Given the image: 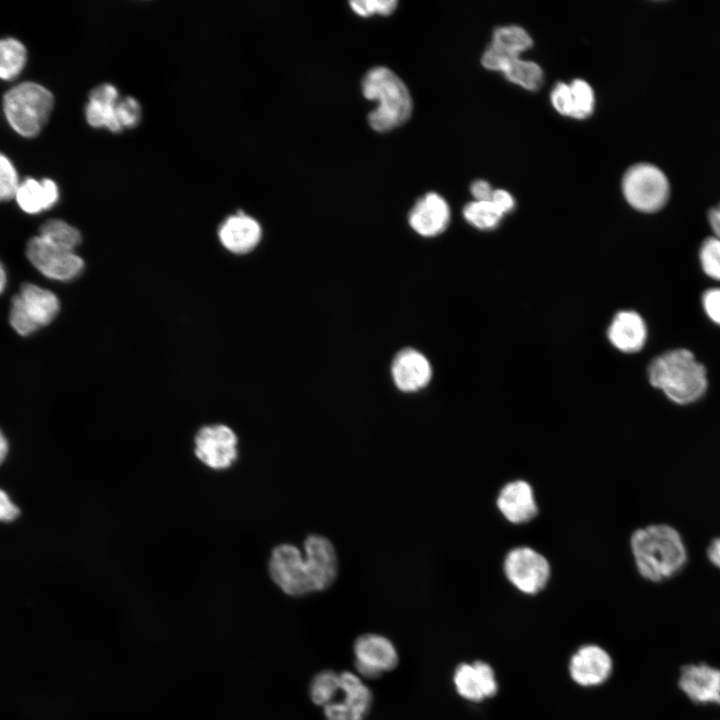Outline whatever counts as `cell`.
I'll use <instances>...</instances> for the list:
<instances>
[{"mask_svg": "<svg viewBox=\"0 0 720 720\" xmlns=\"http://www.w3.org/2000/svg\"><path fill=\"white\" fill-rule=\"evenodd\" d=\"M531 46L532 38L526 30L517 25H508L494 30L488 47L504 57L515 58Z\"/></svg>", "mask_w": 720, "mask_h": 720, "instance_id": "cb8c5ba5", "label": "cell"}, {"mask_svg": "<svg viewBox=\"0 0 720 720\" xmlns=\"http://www.w3.org/2000/svg\"><path fill=\"white\" fill-rule=\"evenodd\" d=\"M41 238L50 244L65 250L75 251L80 245V231L62 219H49L39 228Z\"/></svg>", "mask_w": 720, "mask_h": 720, "instance_id": "484cf974", "label": "cell"}, {"mask_svg": "<svg viewBox=\"0 0 720 720\" xmlns=\"http://www.w3.org/2000/svg\"><path fill=\"white\" fill-rule=\"evenodd\" d=\"M354 666L363 679H375L393 671L399 663L394 643L378 633H364L353 643Z\"/></svg>", "mask_w": 720, "mask_h": 720, "instance_id": "7c38bea8", "label": "cell"}, {"mask_svg": "<svg viewBox=\"0 0 720 720\" xmlns=\"http://www.w3.org/2000/svg\"><path fill=\"white\" fill-rule=\"evenodd\" d=\"M702 306L707 317L720 326V287L709 288L703 293Z\"/></svg>", "mask_w": 720, "mask_h": 720, "instance_id": "d590c367", "label": "cell"}, {"mask_svg": "<svg viewBox=\"0 0 720 720\" xmlns=\"http://www.w3.org/2000/svg\"><path fill=\"white\" fill-rule=\"evenodd\" d=\"M490 201L503 215L512 211L515 207V200L513 196L504 189L494 190Z\"/></svg>", "mask_w": 720, "mask_h": 720, "instance_id": "74e56055", "label": "cell"}, {"mask_svg": "<svg viewBox=\"0 0 720 720\" xmlns=\"http://www.w3.org/2000/svg\"><path fill=\"white\" fill-rule=\"evenodd\" d=\"M501 72L512 83L527 90L536 91L543 84V71L532 61L520 57L512 58L506 62Z\"/></svg>", "mask_w": 720, "mask_h": 720, "instance_id": "d4e9b609", "label": "cell"}, {"mask_svg": "<svg viewBox=\"0 0 720 720\" xmlns=\"http://www.w3.org/2000/svg\"><path fill=\"white\" fill-rule=\"evenodd\" d=\"M572 99L571 118L585 119L594 109L595 97L592 87L582 79H575L570 84Z\"/></svg>", "mask_w": 720, "mask_h": 720, "instance_id": "f546056e", "label": "cell"}, {"mask_svg": "<svg viewBox=\"0 0 720 720\" xmlns=\"http://www.w3.org/2000/svg\"><path fill=\"white\" fill-rule=\"evenodd\" d=\"M504 574L525 595H536L548 584L551 570L547 559L530 547H516L504 559Z\"/></svg>", "mask_w": 720, "mask_h": 720, "instance_id": "ba28073f", "label": "cell"}, {"mask_svg": "<svg viewBox=\"0 0 720 720\" xmlns=\"http://www.w3.org/2000/svg\"><path fill=\"white\" fill-rule=\"evenodd\" d=\"M16 168L11 160L0 152V202L15 198L19 186Z\"/></svg>", "mask_w": 720, "mask_h": 720, "instance_id": "1f68e13d", "label": "cell"}, {"mask_svg": "<svg viewBox=\"0 0 720 720\" xmlns=\"http://www.w3.org/2000/svg\"><path fill=\"white\" fill-rule=\"evenodd\" d=\"M630 547L638 573L653 583L676 576L688 561L687 547L680 532L664 523L635 530Z\"/></svg>", "mask_w": 720, "mask_h": 720, "instance_id": "6da1fadb", "label": "cell"}, {"mask_svg": "<svg viewBox=\"0 0 720 720\" xmlns=\"http://www.w3.org/2000/svg\"><path fill=\"white\" fill-rule=\"evenodd\" d=\"M551 103L555 110L563 116L571 117L572 99L569 84L559 82L552 89Z\"/></svg>", "mask_w": 720, "mask_h": 720, "instance_id": "e575fe53", "label": "cell"}, {"mask_svg": "<svg viewBox=\"0 0 720 720\" xmlns=\"http://www.w3.org/2000/svg\"><path fill=\"white\" fill-rule=\"evenodd\" d=\"M496 504L503 517L513 524L526 523L538 512L533 489L524 480L505 484L498 494Z\"/></svg>", "mask_w": 720, "mask_h": 720, "instance_id": "ffe728a7", "label": "cell"}, {"mask_svg": "<svg viewBox=\"0 0 720 720\" xmlns=\"http://www.w3.org/2000/svg\"><path fill=\"white\" fill-rule=\"evenodd\" d=\"M15 199L19 207L28 214H37L52 208L59 199L57 184L49 179L25 178L19 183Z\"/></svg>", "mask_w": 720, "mask_h": 720, "instance_id": "603a6c76", "label": "cell"}, {"mask_svg": "<svg viewBox=\"0 0 720 720\" xmlns=\"http://www.w3.org/2000/svg\"><path fill=\"white\" fill-rule=\"evenodd\" d=\"M650 384L675 404L688 405L701 399L708 387L707 371L688 349L662 353L648 367Z\"/></svg>", "mask_w": 720, "mask_h": 720, "instance_id": "7a4b0ae2", "label": "cell"}, {"mask_svg": "<svg viewBox=\"0 0 720 720\" xmlns=\"http://www.w3.org/2000/svg\"><path fill=\"white\" fill-rule=\"evenodd\" d=\"M622 192L629 205L643 213H653L667 203L670 184L664 172L650 163H637L624 174Z\"/></svg>", "mask_w": 720, "mask_h": 720, "instance_id": "8992f818", "label": "cell"}, {"mask_svg": "<svg viewBox=\"0 0 720 720\" xmlns=\"http://www.w3.org/2000/svg\"><path fill=\"white\" fill-rule=\"evenodd\" d=\"M361 87L366 99L378 102L368 115V123L376 132L391 131L410 118L413 110L411 94L392 70L383 66L370 69L364 75Z\"/></svg>", "mask_w": 720, "mask_h": 720, "instance_id": "3957f363", "label": "cell"}, {"mask_svg": "<svg viewBox=\"0 0 720 720\" xmlns=\"http://www.w3.org/2000/svg\"><path fill=\"white\" fill-rule=\"evenodd\" d=\"M268 570L273 582L287 595L298 597L316 592L305 557L294 545L276 546Z\"/></svg>", "mask_w": 720, "mask_h": 720, "instance_id": "52a82bcc", "label": "cell"}, {"mask_svg": "<svg viewBox=\"0 0 720 720\" xmlns=\"http://www.w3.org/2000/svg\"><path fill=\"white\" fill-rule=\"evenodd\" d=\"M7 284V274L3 264L0 262V294L5 290Z\"/></svg>", "mask_w": 720, "mask_h": 720, "instance_id": "7bdbcfd3", "label": "cell"}, {"mask_svg": "<svg viewBox=\"0 0 720 720\" xmlns=\"http://www.w3.org/2000/svg\"><path fill=\"white\" fill-rule=\"evenodd\" d=\"M238 437L228 425L202 426L194 436V455L214 471L229 469L238 459Z\"/></svg>", "mask_w": 720, "mask_h": 720, "instance_id": "9c48e42d", "label": "cell"}, {"mask_svg": "<svg viewBox=\"0 0 720 720\" xmlns=\"http://www.w3.org/2000/svg\"><path fill=\"white\" fill-rule=\"evenodd\" d=\"M411 228L423 237H434L446 230L450 221V208L446 200L430 192L418 199L408 215Z\"/></svg>", "mask_w": 720, "mask_h": 720, "instance_id": "e0dca14e", "label": "cell"}, {"mask_svg": "<svg viewBox=\"0 0 720 720\" xmlns=\"http://www.w3.org/2000/svg\"><path fill=\"white\" fill-rule=\"evenodd\" d=\"M471 194L476 201H487L491 199L493 189L485 180H476L471 184Z\"/></svg>", "mask_w": 720, "mask_h": 720, "instance_id": "f35d334b", "label": "cell"}, {"mask_svg": "<svg viewBox=\"0 0 720 720\" xmlns=\"http://www.w3.org/2000/svg\"><path fill=\"white\" fill-rule=\"evenodd\" d=\"M708 222L714 232V236L720 239V203L709 210Z\"/></svg>", "mask_w": 720, "mask_h": 720, "instance_id": "60d3db41", "label": "cell"}, {"mask_svg": "<svg viewBox=\"0 0 720 720\" xmlns=\"http://www.w3.org/2000/svg\"><path fill=\"white\" fill-rule=\"evenodd\" d=\"M397 4L396 0H354L350 2L352 10L362 17L373 14L390 15L396 9Z\"/></svg>", "mask_w": 720, "mask_h": 720, "instance_id": "d6a6232c", "label": "cell"}, {"mask_svg": "<svg viewBox=\"0 0 720 720\" xmlns=\"http://www.w3.org/2000/svg\"><path fill=\"white\" fill-rule=\"evenodd\" d=\"M706 555L709 562L720 570V537H716L710 542Z\"/></svg>", "mask_w": 720, "mask_h": 720, "instance_id": "ab89813d", "label": "cell"}, {"mask_svg": "<svg viewBox=\"0 0 720 720\" xmlns=\"http://www.w3.org/2000/svg\"><path fill=\"white\" fill-rule=\"evenodd\" d=\"M141 117V108L138 101L133 97H125L117 102V118L123 129L133 128Z\"/></svg>", "mask_w": 720, "mask_h": 720, "instance_id": "836d02e7", "label": "cell"}, {"mask_svg": "<svg viewBox=\"0 0 720 720\" xmlns=\"http://www.w3.org/2000/svg\"><path fill=\"white\" fill-rule=\"evenodd\" d=\"M614 662L611 654L596 643L577 647L568 660V674L574 684L581 688H597L611 677Z\"/></svg>", "mask_w": 720, "mask_h": 720, "instance_id": "4fadbf2b", "label": "cell"}, {"mask_svg": "<svg viewBox=\"0 0 720 720\" xmlns=\"http://www.w3.org/2000/svg\"><path fill=\"white\" fill-rule=\"evenodd\" d=\"M53 105V94L43 85L31 81L15 85L3 97L7 121L24 137L39 134L49 119Z\"/></svg>", "mask_w": 720, "mask_h": 720, "instance_id": "277c9868", "label": "cell"}, {"mask_svg": "<svg viewBox=\"0 0 720 720\" xmlns=\"http://www.w3.org/2000/svg\"><path fill=\"white\" fill-rule=\"evenodd\" d=\"M373 704V694L356 672H339V688L323 710L326 720H365Z\"/></svg>", "mask_w": 720, "mask_h": 720, "instance_id": "8fae6325", "label": "cell"}, {"mask_svg": "<svg viewBox=\"0 0 720 720\" xmlns=\"http://www.w3.org/2000/svg\"><path fill=\"white\" fill-rule=\"evenodd\" d=\"M304 549L316 592L327 589L337 576V557L332 543L324 536L310 535Z\"/></svg>", "mask_w": 720, "mask_h": 720, "instance_id": "d6986e66", "label": "cell"}, {"mask_svg": "<svg viewBox=\"0 0 720 720\" xmlns=\"http://www.w3.org/2000/svg\"><path fill=\"white\" fill-rule=\"evenodd\" d=\"M464 219L480 230H492L498 226L503 214L490 201H472L463 208Z\"/></svg>", "mask_w": 720, "mask_h": 720, "instance_id": "83f0119b", "label": "cell"}, {"mask_svg": "<svg viewBox=\"0 0 720 720\" xmlns=\"http://www.w3.org/2000/svg\"><path fill=\"white\" fill-rule=\"evenodd\" d=\"M679 689L695 704L720 706V668L689 663L681 667Z\"/></svg>", "mask_w": 720, "mask_h": 720, "instance_id": "9a60e30c", "label": "cell"}, {"mask_svg": "<svg viewBox=\"0 0 720 720\" xmlns=\"http://www.w3.org/2000/svg\"><path fill=\"white\" fill-rule=\"evenodd\" d=\"M452 682L456 693L471 703L491 699L499 690L495 669L481 659L459 663L453 671Z\"/></svg>", "mask_w": 720, "mask_h": 720, "instance_id": "5bb4252c", "label": "cell"}, {"mask_svg": "<svg viewBox=\"0 0 720 720\" xmlns=\"http://www.w3.org/2000/svg\"><path fill=\"white\" fill-rule=\"evenodd\" d=\"M60 311L55 293L33 283H24L12 297L9 323L16 333L28 336L49 325Z\"/></svg>", "mask_w": 720, "mask_h": 720, "instance_id": "5b68a950", "label": "cell"}, {"mask_svg": "<svg viewBox=\"0 0 720 720\" xmlns=\"http://www.w3.org/2000/svg\"><path fill=\"white\" fill-rule=\"evenodd\" d=\"M118 90L111 84H101L89 94L85 107L87 122L96 128L105 127L111 132H120L122 128L117 118Z\"/></svg>", "mask_w": 720, "mask_h": 720, "instance_id": "7402d4cb", "label": "cell"}, {"mask_svg": "<svg viewBox=\"0 0 720 720\" xmlns=\"http://www.w3.org/2000/svg\"><path fill=\"white\" fill-rule=\"evenodd\" d=\"M391 373L393 381L399 390L416 392L430 382L432 367L421 352L416 349L405 348L394 357Z\"/></svg>", "mask_w": 720, "mask_h": 720, "instance_id": "ac0fdd59", "label": "cell"}, {"mask_svg": "<svg viewBox=\"0 0 720 720\" xmlns=\"http://www.w3.org/2000/svg\"><path fill=\"white\" fill-rule=\"evenodd\" d=\"M26 256L41 274L56 281H73L85 268L84 260L75 251L58 248L38 235L28 240Z\"/></svg>", "mask_w": 720, "mask_h": 720, "instance_id": "30bf717a", "label": "cell"}, {"mask_svg": "<svg viewBox=\"0 0 720 720\" xmlns=\"http://www.w3.org/2000/svg\"><path fill=\"white\" fill-rule=\"evenodd\" d=\"M27 50L24 44L16 38L6 37L0 39V78L12 80L16 78L25 66Z\"/></svg>", "mask_w": 720, "mask_h": 720, "instance_id": "4316f807", "label": "cell"}, {"mask_svg": "<svg viewBox=\"0 0 720 720\" xmlns=\"http://www.w3.org/2000/svg\"><path fill=\"white\" fill-rule=\"evenodd\" d=\"M699 261L703 272L708 277L720 281V239L711 236L702 242Z\"/></svg>", "mask_w": 720, "mask_h": 720, "instance_id": "4dcf8cb0", "label": "cell"}, {"mask_svg": "<svg viewBox=\"0 0 720 720\" xmlns=\"http://www.w3.org/2000/svg\"><path fill=\"white\" fill-rule=\"evenodd\" d=\"M611 344L625 353L640 351L646 343L648 331L642 316L636 311H619L608 328Z\"/></svg>", "mask_w": 720, "mask_h": 720, "instance_id": "44dd1931", "label": "cell"}, {"mask_svg": "<svg viewBox=\"0 0 720 720\" xmlns=\"http://www.w3.org/2000/svg\"><path fill=\"white\" fill-rule=\"evenodd\" d=\"M338 688L339 672L322 670L311 679L308 693L313 704L324 708L332 701Z\"/></svg>", "mask_w": 720, "mask_h": 720, "instance_id": "f1b7e54d", "label": "cell"}, {"mask_svg": "<svg viewBox=\"0 0 720 720\" xmlns=\"http://www.w3.org/2000/svg\"><path fill=\"white\" fill-rule=\"evenodd\" d=\"M9 441L4 432L0 429V466L6 461L9 454Z\"/></svg>", "mask_w": 720, "mask_h": 720, "instance_id": "b9f144b4", "label": "cell"}, {"mask_svg": "<svg viewBox=\"0 0 720 720\" xmlns=\"http://www.w3.org/2000/svg\"><path fill=\"white\" fill-rule=\"evenodd\" d=\"M21 510L10 495L0 488V523H11L19 518Z\"/></svg>", "mask_w": 720, "mask_h": 720, "instance_id": "8d00e7d4", "label": "cell"}, {"mask_svg": "<svg viewBox=\"0 0 720 720\" xmlns=\"http://www.w3.org/2000/svg\"><path fill=\"white\" fill-rule=\"evenodd\" d=\"M218 238L222 246L235 255H244L256 248L262 238V228L253 217L238 211L219 226Z\"/></svg>", "mask_w": 720, "mask_h": 720, "instance_id": "2e32d148", "label": "cell"}]
</instances>
